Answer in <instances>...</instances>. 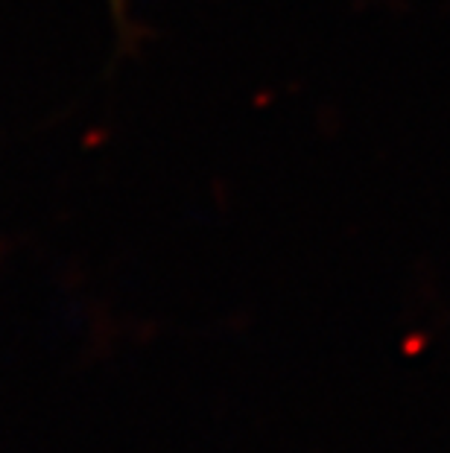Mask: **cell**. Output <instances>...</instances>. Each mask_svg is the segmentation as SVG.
<instances>
[{
	"instance_id": "1",
	"label": "cell",
	"mask_w": 450,
	"mask_h": 453,
	"mask_svg": "<svg viewBox=\"0 0 450 453\" xmlns=\"http://www.w3.org/2000/svg\"><path fill=\"white\" fill-rule=\"evenodd\" d=\"M114 12H118V18L123 21V15H126V4H123V0H114Z\"/></svg>"
}]
</instances>
